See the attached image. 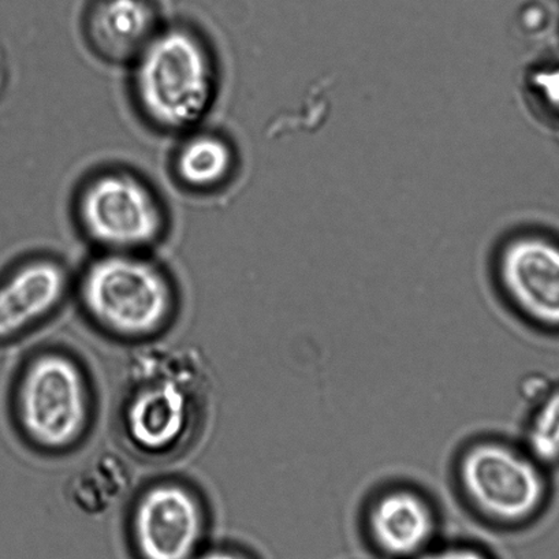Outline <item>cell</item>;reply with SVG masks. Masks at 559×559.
Segmentation results:
<instances>
[{
    "mask_svg": "<svg viewBox=\"0 0 559 559\" xmlns=\"http://www.w3.org/2000/svg\"><path fill=\"white\" fill-rule=\"evenodd\" d=\"M182 135L173 157L177 181L188 191L200 193L225 187L237 168L235 146L215 132L194 129Z\"/></svg>",
    "mask_w": 559,
    "mask_h": 559,
    "instance_id": "12",
    "label": "cell"
},
{
    "mask_svg": "<svg viewBox=\"0 0 559 559\" xmlns=\"http://www.w3.org/2000/svg\"><path fill=\"white\" fill-rule=\"evenodd\" d=\"M70 289L62 262L35 257L0 278V342L23 335L61 307Z\"/></svg>",
    "mask_w": 559,
    "mask_h": 559,
    "instance_id": "10",
    "label": "cell"
},
{
    "mask_svg": "<svg viewBox=\"0 0 559 559\" xmlns=\"http://www.w3.org/2000/svg\"><path fill=\"white\" fill-rule=\"evenodd\" d=\"M211 377L202 353L152 345L124 366L117 404L123 447L139 457L166 460L192 447L209 417Z\"/></svg>",
    "mask_w": 559,
    "mask_h": 559,
    "instance_id": "1",
    "label": "cell"
},
{
    "mask_svg": "<svg viewBox=\"0 0 559 559\" xmlns=\"http://www.w3.org/2000/svg\"><path fill=\"white\" fill-rule=\"evenodd\" d=\"M531 85L540 107L551 118L559 119V67L540 70L532 79Z\"/></svg>",
    "mask_w": 559,
    "mask_h": 559,
    "instance_id": "15",
    "label": "cell"
},
{
    "mask_svg": "<svg viewBox=\"0 0 559 559\" xmlns=\"http://www.w3.org/2000/svg\"><path fill=\"white\" fill-rule=\"evenodd\" d=\"M130 485L128 466L116 454H102L81 468L69 483L70 501L83 512L97 514L111 509Z\"/></svg>",
    "mask_w": 559,
    "mask_h": 559,
    "instance_id": "13",
    "label": "cell"
},
{
    "mask_svg": "<svg viewBox=\"0 0 559 559\" xmlns=\"http://www.w3.org/2000/svg\"><path fill=\"white\" fill-rule=\"evenodd\" d=\"M192 559H251L246 554L230 548H214L204 552H198Z\"/></svg>",
    "mask_w": 559,
    "mask_h": 559,
    "instance_id": "17",
    "label": "cell"
},
{
    "mask_svg": "<svg viewBox=\"0 0 559 559\" xmlns=\"http://www.w3.org/2000/svg\"><path fill=\"white\" fill-rule=\"evenodd\" d=\"M79 298L97 329L124 341L154 338L177 311L170 276L145 253L100 252L80 276Z\"/></svg>",
    "mask_w": 559,
    "mask_h": 559,
    "instance_id": "3",
    "label": "cell"
},
{
    "mask_svg": "<svg viewBox=\"0 0 559 559\" xmlns=\"http://www.w3.org/2000/svg\"><path fill=\"white\" fill-rule=\"evenodd\" d=\"M133 64V96L146 122L163 133L198 129L214 106L218 74L203 37L163 26Z\"/></svg>",
    "mask_w": 559,
    "mask_h": 559,
    "instance_id": "2",
    "label": "cell"
},
{
    "mask_svg": "<svg viewBox=\"0 0 559 559\" xmlns=\"http://www.w3.org/2000/svg\"><path fill=\"white\" fill-rule=\"evenodd\" d=\"M129 528L140 559H192L202 546L207 512L187 483L159 480L135 497Z\"/></svg>",
    "mask_w": 559,
    "mask_h": 559,
    "instance_id": "7",
    "label": "cell"
},
{
    "mask_svg": "<svg viewBox=\"0 0 559 559\" xmlns=\"http://www.w3.org/2000/svg\"><path fill=\"white\" fill-rule=\"evenodd\" d=\"M414 559H493L491 554L472 543L454 542L433 545Z\"/></svg>",
    "mask_w": 559,
    "mask_h": 559,
    "instance_id": "16",
    "label": "cell"
},
{
    "mask_svg": "<svg viewBox=\"0 0 559 559\" xmlns=\"http://www.w3.org/2000/svg\"><path fill=\"white\" fill-rule=\"evenodd\" d=\"M545 469L521 444L485 437L460 450L454 485L477 519L496 528L514 530L530 524L545 509Z\"/></svg>",
    "mask_w": 559,
    "mask_h": 559,
    "instance_id": "5",
    "label": "cell"
},
{
    "mask_svg": "<svg viewBox=\"0 0 559 559\" xmlns=\"http://www.w3.org/2000/svg\"><path fill=\"white\" fill-rule=\"evenodd\" d=\"M14 419L26 442L46 453H64L84 441L94 419L88 376L62 350L35 353L15 381Z\"/></svg>",
    "mask_w": 559,
    "mask_h": 559,
    "instance_id": "4",
    "label": "cell"
},
{
    "mask_svg": "<svg viewBox=\"0 0 559 559\" xmlns=\"http://www.w3.org/2000/svg\"><path fill=\"white\" fill-rule=\"evenodd\" d=\"M163 28L155 0H92L84 35L108 63L132 64Z\"/></svg>",
    "mask_w": 559,
    "mask_h": 559,
    "instance_id": "11",
    "label": "cell"
},
{
    "mask_svg": "<svg viewBox=\"0 0 559 559\" xmlns=\"http://www.w3.org/2000/svg\"><path fill=\"white\" fill-rule=\"evenodd\" d=\"M493 276L504 302L535 328L559 331V243L519 233L499 248Z\"/></svg>",
    "mask_w": 559,
    "mask_h": 559,
    "instance_id": "8",
    "label": "cell"
},
{
    "mask_svg": "<svg viewBox=\"0 0 559 559\" xmlns=\"http://www.w3.org/2000/svg\"><path fill=\"white\" fill-rule=\"evenodd\" d=\"M521 447L545 468L559 464V388L537 401L526 420Z\"/></svg>",
    "mask_w": 559,
    "mask_h": 559,
    "instance_id": "14",
    "label": "cell"
},
{
    "mask_svg": "<svg viewBox=\"0 0 559 559\" xmlns=\"http://www.w3.org/2000/svg\"><path fill=\"white\" fill-rule=\"evenodd\" d=\"M368 545L384 559H414L437 543L439 512L425 491L405 483L369 497L362 510Z\"/></svg>",
    "mask_w": 559,
    "mask_h": 559,
    "instance_id": "9",
    "label": "cell"
},
{
    "mask_svg": "<svg viewBox=\"0 0 559 559\" xmlns=\"http://www.w3.org/2000/svg\"><path fill=\"white\" fill-rule=\"evenodd\" d=\"M74 211L81 233L100 252L145 253L167 230L155 189L127 168H106L86 178Z\"/></svg>",
    "mask_w": 559,
    "mask_h": 559,
    "instance_id": "6",
    "label": "cell"
}]
</instances>
